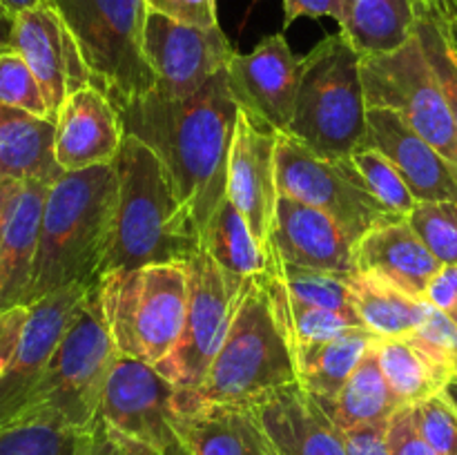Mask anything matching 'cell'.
Segmentation results:
<instances>
[{
	"label": "cell",
	"instance_id": "cell-1",
	"mask_svg": "<svg viewBox=\"0 0 457 455\" xmlns=\"http://www.w3.org/2000/svg\"><path fill=\"white\" fill-rule=\"evenodd\" d=\"M125 134L141 138L168 168L174 192L204 236L228 196V159L239 105L228 87V67L190 96L152 89L116 105Z\"/></svg>",
	"mask_w": 457,
	"mask_h": 455
},
{
	"label": "cell",
	"instance_id": "cell-2",
	"mask_svg": "<svg viewBox=\"0 0 457 455\" xmlns=\"http://www.w3.org/2000/svg\"><path fill=\"white\" fill-rule=\"evenodd\" d=\"M119 212L114 165L62 172L49 186L25 306L74 284H96Z\"/></svg>",
	"mask_w": 457,
	"mask_h": 455
},
{
	"label": "cell",
	"instance_id": "cell-3",
	"mask_svg": "<svg viewBox=\"0 0 457 455\" xmlns=\"http://www.w3.org/2000/svg\"><path fill=\"white\" fill-rule=\"evenodd\" d=\"M112 165L119 177V212L103 275L190 261L204 248V236L179 201L163 161L141 138L125 134Z\"/></svg>",
	"mask_w": 457,
	"mask_h": 455
},
{
	"label": "cell",
	"instance_id": "cell-4",
	"mask_svg": "<svg viewBox=\"0 0 457 455\" xmlns=\"http://www.w3.org/2000/svg\"><path fill=\"white\" fill-rule=\"evenodd\" d=\"M295 382L293 348L277 319L266 272L248 277L232 299L226 339L201 386L190 393L201 401L254 404Z\"/></svg>",
	"mask_w": 457,
	"mask_h": 455
},
{
	"label": "cell",
	"instance_id": "cell-5",
	"mask_svg": "<svg viewBox=\"0 0 457 455\" xmlns=\"http://www.w3.org/2000/svg\"><path fill=\"white\" fill-rule=\"evenodd\" d=\"M96 284L85 294L43 377L3 426L47 422L85 431L101 415L103 388L119 351L103 319Z\"/></svg>",
	"mask_w": 457,
	"mask_h": 455
},
{
	"label": "cell",
	"instance_id": "cell-6",
	"mask_svg": "<svg viewBox=\"0 0 457 455\" xmlns=\"http://www.w3.org/2000/svg\"><path fill=\"white\" fill-rule=\"evenodd\" d=\"M361 54L337 31L302 58L295 116L288 134L324 159H346L366 141Z\"/></svg>",
	"mask_w": 457,
	"mask_h": 455
},
{
	"label": "cell",
	"instance_id": "cell-7",
	"mask_svg": "<svg viewBox=\"0 0 457 455\" xmlns=\"http://www.w3.org/2000/svg\"><path fill=\"white\" fill-rule=\"evenodd\" d=\"M96 290L103 319L120 355L159 364L172 352L186 324V263L107 272Z\"/></svg>",
	"mask_w": 457,
	"mask_h": 455
},
{
	"label": "cell",
	"instance_id": "cell-8",
	"mask_svg": "<svg viewBox=\"0 0 457 455\" xmlns=\"http://www.w3.org/2000/svg\"><path fill=\"white\" fill-rule=\"evenodd\" d=\"M74 34L92 83L114 105L145 96L156 79L143 56L145 0H54Z\"/></svg>",
	"mask_w": 457,
	"mask_h": 455
},
{
	"label": "cell",
	"instance_id": "cell-9",
	"mask_svg": "<svg viewBox=\"0 0 457 455\" xmlns=\"http://www.w3.org/2000/svg\"><path fill=\"white\" fill-rule=\"evenodd\" d=\"M275 168L279 194L324 210L353 244L375 228L400 221L375 199L351 156L324 159L290 134H279Z\"/></svg>",
	"mask_w": 457,
	"mask_h": 455
},
{
	"label": "cell",
	"instance_id": "cell-10",
	"mask_svg": "<svg viewBox=\"0 0 457 455\" xmlns=\"http://www.w3.org/2000/svg\"><path fill=\"white\" fill-rule=\"evenodd\" d=\"M366 105L400 114L415 132L457 165V128L436 74L411 34L393 52L361 56Z\"/></svg>",
	"mask_w": 457,
	"mask_h": 455
},
{
	"label": "cell",
	"instance_id": "cell-11",
	"mask_svg": "<svg viewBox=\"0 0 457 455\" xmlns=\"http://www.w3.org/2000/svg\"><path fill=\"white\" fill-rule=\"evenodd\" d=\"M187 268V310L181 337L165 360L156 366L163 377L183 391H196L217 357L230 328L232 294L223 272L201 248Z\"/></svg>",
	"mask_w": 457,
	"mask_h": 455
},
{
	"label": "cell",
	"instance_id": "cell-12",
	"mask_svg": "<svg viewBox=\"0 0 457 455\" xmlns=\"http://www.w3.org/2000/svg\"><path fill=\"white\" fill-rule=\"evenodd\" d=\"M179 388L154 364L120 355L112 364L101 400V418L128 440L143 442L163 453L177 442Z\"/></svg>",
	"mask_w": 457,
	"mask_h": 455
},
{
	"label": "cell",
	"instance_id": "cell-13",
	"mask_svg": "<svg viewBox=\"0 0 457 455\" xmlns=\"http://www.w3.org/2000/svg\"><path fill=\"white\" fill-rule=\"evenodd\" d=\"M221 27H196L147 12L143 56L156 79V89L172 96H190L235 56Z\"/></svg>",
	"mask_w": 457,
	"mask_h": 455
},
{
	"label": "cell",
	"instance_id": "cell-14",
	"mask_svg": "<svg viewBox=\"0 0 457 455\" xmlns=\"http://www.w3.org/2000/svg\"><path fill=\"white\" fill-rule=\"evenodd\" d=\"M302 61L284 34L263 38L250 54H235L228 87L244 114L277 134H288L297 103Z\"/></svg>",
	"mask_w": 457,
	"mask_h": 455
},
{
	"label": "cell",
	"instance_id": "cell-15",
	"mask_svg": "<svg viewBox=\"0 0 457 455\" xmlns=\"http://www.w3.org/2000/svg\"><path fill=\"white\" fill-rule=\"evenodd\" d=\"M13 49L25 58L38 79L54 120L70 94L92 83V71L83 52L56 4H43L16 13Z\"/></svg>",
	"mask_w": 457,
	"mask_h": 455
},
{
	"label": "cell",
	"instance_id": "cell-16",
	"mask_svg": "<svg viewBox=\"0 0 457 455\" xmlns=\"http://www.w3.org/2000/svg\"><path fill=\"white\" fill-rule=\"evenodd\" d=\"M94 284H74L29 306L25 333L16 355L0 375V426L13 418L43 377L54 351L74 321Z\"/></svg>",
	"mask_w": 457,
	"mask_h": 455
},
{
	"label": "cell",
	"instance_id": "cell-17",
	"mask_svg": "<svg viewBox=\"0 0 457 455\" xmlns=\"http://www.w3.org/2000/svg\"><path fill=\"white\" fill-rule=\"evenodd\" d=\"M279 134L263 128L239 110L228 159V199L244 214L254 239L266 248L275 221L277 168L275 150Z\"/></svg>",
	"mask_w": 457,
	"mask_h": 455
},
{
	"label": "cell",
	"instance_id": "cell-18",
	"mask_svg": "<svg viewBox=\"0 0 457 455\" xmlns=\"http://www.w3.org/2000/svg\"><path fill=\"white\" fill-rule=\"evenodd\" d=\"M172 426L190 455H277L253 404L201 401L179 388Z\"/></svg>",
	"mask_w": 457,
	"mask_h": 455
},
{
	"label": "cell",
	"instance_id": "cell-19",
	"mask_svg": "<svg viewBox=\"0 0 457 455\" xmlns=\"http://www.w3.org/2000/svg\"><path fill=\"white\" fill-rule=\"evenodd\" d=\"M49 186L0 178V312L25 306Z\"/></svg>",
	"mask_w": 457,
	"mask_h": 455
},
{
	"label": "cell",
	"instance_id": "cell-20",
	"mask_svg": "<svg viewBox=\"0 0 457 455\" xmlns=\"http://www.w3.org/2000/svg\"><path fill=\"white\" fill-rule=\"evenodd\" d=\"M364 145L382 152L397 168L415 201H455L457 165L386 107L366 112Z\"/></svg>",
	"mask_w": 457,
	"mask_h": 455
},
{
	"label": "cell",
	"instance_id": "cell-21",
	"mask_svg": "<svg viewBox=\"0 0 457 455\" xmlns=\"http://www.w3.org/2000/svg\"><path fill=\"white\" fill-rule=\"evenodd\" d=\"M123 136L116 105L101 87L89 83L70 94L58 112L54 156L62 172L112 165Z\"/></svg>",
	"mask_w": 457,
	"mask_h": 455
},
{
	"label": "cell",
	"instance_id": "cell-22",
	"mask_svg": "<svg viewBox=\"0 0 457 455\" xmlns=\"http://www.w3.org/2000/svg\"><path fill=\"white\" fill-rule=\"evenodd\" d=\"M268 245L286 263L324 272H355V244L330 214L279 194Z\"/></svg>",
	"mask_w": 457,
	"mask_h": 455
},
{
	"label": "cell",
	"instance_id": "cell-23",
	"mask_svg": "<svg viewBox=\"0 0 457 455\" xmlns=\"http://www.w3.org/2000/svg\"><path fill=\"white\" fill-rule=\"evenodd\" d=\"M277 455H346L344 433L299 382L254 401Z\"/></svg>",
	"mask_w": 457,
	"mask_h": 455
},
{
	"label": "cell",
	"instance_id": "cell-24",
	"mask_svg": "<svg viewBox=\"0 0 457 455\" xmlns=\"http://www.w3.org/2000/svg\"><path fill=\"white\" fill-rule=\"evenodd\" d=\"M442 266L406 219L375 228L355 244L357 272L379 277L411 297L427 299L428 285Z\"/></svg>",
	"mask_w": 457,
	"mask_h": 455
},
{
	"label": "cell",
	"instance_id": "cell-25",
	"mask_svg": "<svg viewBox=\"0 0 457 455\" xmlns=\"http://www.w3.org/2000/svg\"><path fill=\"white\" fill-rule=\"evenodd\" d=\"M56 120L0 103V178L54 183L62 174L54 156Z\"/></svg>",
	"mask_w": 457,
	"mask_h": 455
},
{
	"label": "cell",
	"instance_id": "cell-26",
	"mask_svg": "<svg viewBox=\"0 0 457 455\" xmlns=\"http://www.w3.org/2000/svg\"><path fill=\"white\" fill-rule=\"evenodd\" d=\"M204 248L223 272V279H226L232 297L248 277L270 272L272 261H275L272 250L268 245L263 248L254 239L248 221L228 196L219 203L217 212L212 214L208 228H205Z\"/></svg>",
	"mask_w": 457,
	"mask_h": 455
},
{
	"label": "cell",
	"instance_id": "cell-27",
	"mask_svg": "<svg viewBox=\"0 0 457 455\" xmlns=\"http://www.w3.org/2000/svg\"><path fill=\"white\" fill-rule=\"evenodd\" d=\"M348 297L361 324L382 339L409 337L433 308L427 299L411 297L397 285L357 270L348 275Z\"/></svg>",
	"mask_w": 457,
	"mask_h": 455
},
{
	"label": "cell",
	"instance_id": "cell-28",
	"mask_svg": "<svg viewBox=\"0 0 457 455\" xmlns=\"http://www.w3.org/2000/svg\"><path fill=\"white\" fill-rule=\"evenodd\" d=\"M378 335L369 328H351L328 342L312 343L295 351L297 382L317 401H330L357 368L361 357L375 343Z\"/></svg>",
	"mask_w": 457,
	"mask_h": 455
},
{
	"label": "cell",
	"instance_id": "cell-29",
	"mask_svg": "<svg viewBox=\"0 0 457 455\" xmlns=\"http://www.w3.org/2000/svg\"><path fill=\"white\" fill-rule=\"evenodd\" d=\"M320 406L337 424L339 431H348L364 424L391 419V415L404 404L388 386L382 366H379L378 348L373 343L361 357L357 368L353 370L348 382L344 384L339 395L330 401H320Z\"/></svg>",
	"mask_w": 457,
	"mask_h": 455
},
{
	"label": "cell",
	"instance_id": "cell-30",
	"mask_svg": "<svg viewBox=\"0 0 457 455\" xmlns=\"http://www.w3.org/2000/svg\"><path fill=\"white\" fill-rule=\"evenodd\" d=\"M375 348L388 386L404 406L440 395L455 379L453 370L433 360L411 337H378Z\"/></svg>",
	"mask_w": 457,
	"mask_h": 455
},
{
	"label": "cell",
	"instance_id": "cell-31",
	"mask_svg": "<svg viewBox=\"0 0 457 455\" xmlns=\"http://www.w3.org/2000/svg\"><path fill=\"white\" fill-rule=\"evenodd\" d=\"M339 31L361 56L393 52L413 34V0H348Z\"/></svg>",
	"mask_w": 457,
	"mask_h": 455
},
{
	"label": "cell",
	"instance_id": "cell-32",
	"mask_svg": "<svg viewBox=\"0 0 457 455\" xmlns=\"http://www.w3.org/2000/svg\"><path fill=\"white\" fill-rule=\"evenodd\" d=\"M266 277L277 319H279L281 330H284L293 352L303 346L328 342V339L339 337V335L346 333V330L364 326L357 315L326 310V308H317L311 306V303L299 302V299H295L293 294L286 290L284 281H281L275 272H266Z\"/></svg>",
	"mask_w": 457,
	"mask_h": 455
},
{
	"label": "cell",
	"instance_id": "cell-33",
	"mask_svg": "<svg viewBox=\"0 0 457 455\" xmlns=\"http://www.w3.org/2000/svg\"><path fill=\"white\" fill-rule=\"evenodd\" d=\"M413 36L436 74L457 128V56L440 0H413Z\"/></svg>",
	"mask_w": 457,
	"mask_h": 455
},
{
	"label": "cell",
	"instance_id": "cell-34",
	"mask_svg": "<svg viewBox=\"0 0 457 455\" xmlns=\"http://www.w3.org/2000/svg\"><path fill=\"white\" fill-rule=\"evenodd\" d=\"M272 259L275 261H272L270 272H275L284 281L286 290L295 299L311 303V306L326 308V310L357 315L351 306V297H348V275L351 272H324L312 270V268L293 266V263L281 261L275 252H272Z\"/></svg>",
	"mask_w": 457,
	"mask_h": 455
},
{
	"label": "cell",
	"instance_id": "cell-35",
	"mask_svg": "<svg viewBox=\"0 0 457 455\" xmlns=\"http://www.w3.org/2000/svg\"><path fill=\"white\" fill-rule=\"evenodd\" d=\"M351 159L353 163L357 165V170L361 172V177H364L366 186L373 192L375 199H378L388 212L395 214V217H409L411 210L415 208L418 201L411 194L409 186H406V181L402 178V174L397 172L395 165H393L382 152L369 145L360 147Z\"/></svg>",
	"mask_w": 457,
	"mask_h": 455
},
{
	"label": "cell",
	"instance_id": "cell-36",
	"mask_svg": "<svg viewBox=\"0 0 457 455\" xmlns=\"http://www.w3.org/2000/svg\"><path fill=\"white\" fill-rule=\"evenodd\" d=\"M415 235L445 266H457V203L418 201L406 217Z\"/></svg>",
	"mask_w": 457,
	"mask_h": 455
},
{
	"label": "cell",
	"instance_id": "cell-37",
	"mask_svg": "<svg viewBox=\"0 0 457 455\" xmlns=\"http://www.w3.org/2000/svg\"><path fill=\"white\" fill-rule=\"evenodd\" d=\"M80 433L47 422L0 426V455H74Z\"/></svg>",
	"mask_w": 457,
	"mask_h": 455
},
{
	"label": "cell",
	"instance_id": "cell-38",
	"mask_svg": "<svg viewBox=\"0 0 457 455\" xmlns=\"http://www.w3.org/2000/svg\"><path fill=\"white\" fill-rule=\"evenodd\" d=\"M0 103L31 112L43 119H52L38 79L16 49L0 54Z\"/></svg>",
	"mask_w": 457,
	"mask_h": 455
},
{
	"label": "cell",
	"instance_id": "cell-39",
	"mask_svg": "<svg viewBox=\"0 0 457 455\" xmlns=\"http://www.w3.org/2000/svg\"><path fill=\"white\" fill-rule=\"evenodd\" d=\"M415 422L424 440L440 455H457V409L445 393L413 404Z\"/></svg>",
	"mask_w": 457,
	"mask_h": 455
},
{
	"label": "cell",
	"instance_id": "cell-40",
	"mask_svg": "<svg viewBox=\"0 0 457 455\" xmlns=\"http://www.w3.org/2000/svg\"><path fill=\"white\" fill-rule=\"evenodd\" d=\"M409 337L422 351H427L433 360H437L446 368L453 370L457 377V324L451 319V315L433 306L427 319Z\"/></svg>",
	"mask_w": 457,
	"mask_h": 455
},
{
	"label": "cell",
	"instance_id": "cell-41",
	"mask_svg": "<svg viewBox=\"0 0 457 455\" xmlns=\"http://www.w3.org/2000/svg\"><path fill=\"white\" fill-rule=\"evenodd\" d=\"M388 449L391 455H440L420 433L413 406H402L388 419Z\"/></svg>",
	"mask_w": 457,
	"mask_h": 455
},
{
	"label": "cell",
	"instance_id": "cell-42",
	"mask_svg": "<svg viewBox=\"0 0 457 455\" xmlns=\"http://www.w3.org/2000/svg\"><path fill=\"white\" fill-rule=\"evenodd\" d=\"M147 9L196 27H217V0H145Z\"/></svg>",
	"mask_w": 457,
	"mask_h": 455
},
{
	"label": "cell",
	"instance_id": "cell-43",
	"mask_svg": "<svg viewBox=\"0 0 457 455\" xmlns=\"http://www.w3.org/2000/svg\"><path fill=\"white\" fill-rule=\"evenodd\" d=\"M74 455H128V446L125 437L98 415L92 426L80 433Z\"/></svg>",
	"mask_w": 457,
	"mask_h": 455
},
{
	"label": "cell",
	"instance_id": "cell-44",
	"mask_svg": "<svg viewBox=\"0 0 457 455\" xmlns=\"http://www.w3.org/2000/svg\"><path fill=\"white\" fill-rule=\"evenodd\" d=\"M344 433L346 455H391L388 449V419L348 428Z\"/></svg>",
	"mask_w": 457,
	"mask_h": 455
},
{
	"label": "cell",
	"instance_id": "cell-45",
	"mask_svg": "<svg viewBox=\"0 0 457 455\" xmlns=\"http://www.w3.org/2000/svg\"><path fill=\"white\" fill-rule=\"evenodd\" d=\"M27 319H29V306H13L0 312V375L4 373L21 346Z\"/></svg>",
	"mask_w": 457,
	"mask_h": 455
},
{
	"label": "cell",
	"instance_id": "cell-46",
	"mask_svg": "<svg viewBox=\"0 0 457 455\" xmlns=\"http://www.w3.org/2000/svg\"><path fill=\"white\" fill-rule=\"evenodd\" d=\"M348 12V0H284V29L297 18H335L342 25Z\"/></svg>",
	"mask_w": 457,
	"mask_h": 455
},
{
	"label": "cell",
	"instance_id": "cell-47",
	"mask_svg": "<svg viewBox=\"0 0 457 455\" xmlns=\"http://www.w3.org/2000/svg\"><path fill=\"white\" fill-rule=\"evenodd\" d=\"M427 302L437 310L451 312L457 308V266H442L427 290Z\"/></svg>",
	"mask_w": 457,
	"mask_h": 455
},
{
	"label": "cell",
	"instance_id": "cell-48",
	"mask_svg": "<svg viewBox=\"0 0 457 455\" xmlns=\"http://www.w3.org/2000/svg\"><path fill=\"white\" fill-rule=\"evenodd\" d=\"M13 27H16V13L0 4V54L13 49Z\"/></svg>",
	"mask_w": 457,
	"mask_h": 455
},
{
	"label": "cell",
	"instance_id": "cell-49",
	"mask_svg": "<svg viewBox=\"0 0 457 455\" xmlns=\"http://www.w3.org/2000/svg\"><path fill=\"white\" fill-rule=\"evenodd\" d=\"M440 7H442V13H445L446 29H449L451 45H453L455 56H457V0H440Z\"/></svg>",
	"mask_w": 457,
	"mask_h": 455
},
{
	"label": "cell",
	"instance_id": "cell-50",
	"mask_svg": "<svg viewBox=\"0 0 457 455\" xmlns=\"http://www.w3.org/2000/svg\"><path fill=\"white\" fill-rule=\"evenodd\" d=\"M4 9H9L12 13H21L27 12V9L34 7H43V4H56L54 0H0Z\"/></svg>",
	"mask_w": 457,
	"mask_h": 455
},
{
	"label": "cell",
	"instance_id": "cell-51",
	"mask_svg": "<svg viewBox=\"0 0 457 455\" xmlns=\"http://www.w3.org/2000/svg\"><path fill=\"white\" fill-rule=\"evenodd\" d=\"M125 446H128V455H163L161 451H156L154 446H147L143 442H134L125 437Z\"/></svg>",
	"mask_w": 457,
	"mask_h": 455
},
{
	"label": "cell",
	"instance_id": "cell-52",
	"mask_svg": "<svg viewBox=\"0 0 457 455\" xmlns=\"http://www.w3.org/2000/svg\"><path fill=\"white\" fill-rule=\"evenodd\" d=\"M445 395H446V400H449L451 404H453L457 409V382H451L449 386L445 388Z\"/></svg>",
	"mask_w": 457,
	"mask_h": 455
},
{
	"label": "cell",
	"instance_id": "cell-53",
	"mask_svg": "<svg viewBox=\"0 0 457 455\" xmlns=\"http://www.w3.org/2000/svg\"><path fill=\"white\" fill-rule=\"evenodd\" d=\"M451 319H453V321H455V324H457V308H455V310H453V312H451Z\"/></svg>",
	"mask_w": 457,
	"mask_h": 455
},
{
	"label": "cell",
	"instance_id": "cell-54",
	"mask_svg": "<svg viewBox=\"0 0 457 455\" xmlns=\"http://www.w3.org/2000/svg\"><path fill=\"white\" fill-rule=\"evenodd\" d=\"M453 382H457V377H455V379H453Z\"/></svg>",
	"mask_w": 457,
	"mask_h": 455
}]
</instances>
